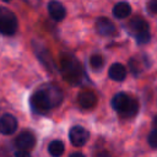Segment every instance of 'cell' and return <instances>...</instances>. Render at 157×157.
I'll return each mask as SVG.
<instances>
[{
	"label": "cell",
	"mask_w": 157,
	"mask_h": 157,
	"mask_svg": "<svg viewBox=\"0 0 157 157\" xmlns=\"http://www.w3.org/2000/svg\"><path fill=\"white\" fill-rule=\"evenodd\" d=\"M33 50L36 53V55L38 56V59L40 60V63L49 70V71H53L55 69V64H54V60L50 55V53L48 52V49L42 45L40 43H38L37 40H33Z\"/></svg>",
	"instance_id": "5"
},
{
	"label": "cell",
	"mask_w": 157,
	"mask_h": 157,
	"mask_svg": "<svg viewBox=\"0 0 157 157\" xmlns=\"http://www.w3.org/2000/svg\"><path fill=\"white\" fill-rule=\"evenodd\" d=\"M108 76H109V78H112L114 81H123L126 77V69L123 64L115 63V64L110 65V67L108 70Z\"/></svg>",
	"instance_id": "13"
},
{
	"label": "cell",
	"mask_w": 157,
	"mask_h": 157,
	"mask_svg": "<svg viewBox=\"0 0 157 157\" xmlns=\"http://www.w3.org/2000/svg\"><path fill=\"white\" fill-rule=\"evenodd\" d=\"M1 1H4V2H9L10 0H1Z\"/></svg>",
	"instance_id": "27"
},
{
	"label": "cell",
	"mask_w": 157,
	"mask_h": 157,
	"mask_svg": "<svg viewBox=\"0 0 157 157\" xmlns=\"http://www.w3.org/2000/svg\"><path fill=\"white\" fill-rule=\"evenodd\" d=\"M152 124H153V128H155V130H157V115L153 118V123H152Z\"/></svg>",
	"instance_id": "26"
},
{
	"label": "cell",
	"mask_w": 157,
	"mask_h": 157,
	"mask_svg": "<svg viewBox=\"0 0 157 157\" xmlns=\"http://www.w3.org/2000/svg\"><path fill=\"white\" fill-rule=\"evenodd\" d=\"M97 157H110V155L108 152H105V151H102V152H99L97 155Z\"/></svg>",
	"instance_id": "24"
},
{
	"label": "cell",
	"mask_w": 157,
	"mask_h": 157,
	"mask_svg": "<svg viewBox=\"0 0 157 157\" xmlns=\"http://www.w3.org/2000/svg\"><path fill=\"white\" fill-rule=\"evenodd\" d=\"M15 157H31V155L28 153V151H23V150H18L15 153Z\"/></svg>",
	"instance_id": "23"
},
{
	"label": "cell",
	"mask_w": 157,
	"mask_h": 157,
	"mask_svg": "<svg viewBox=\"0 0 157 157\" xmlns=\"http://www.w3.org/2000/svg\"><path fill=\"white\" fill-rule=\"evenodd\" d=\"M17 26L18 22L16 15L11 10L0 6V33L5 36H12L16 33Z\"/></svg>",
	"instance_id": "2"
},
{
	"label": "cell",
	"mask_w": 157,
	"mask_h": 157,
	"mask_svg": "<svg viewBox=\"0 0 157 157\" xmlns=\"http://www.w3.org/2000/svg\"><path fill=\"white\" fill-rule=\"evenodd\" d=\"M131 13V6L126 1H120L114 5L113 7V15L117 18H126Z\"/></svg>",
	"instance_id": "15"
},
{
	"label": "cell",
	"mask_w": 157,
	"mask_h": 157,
	"mask_svg": "<svg viewBox=\"0 0 157 157\" xmlns=\"http://www.w3.org/2000/svg\"><path fill=\"white\" fill-rule=\"evenodd\" d=\"M70 157H85V155L81 153V152H74V153L70 155Z\"/></svg>",
	"instance_id": "25"
},
{
	"label": "cell",
	"mask_w": 157,
	"mask_h": 157,
	"mask_svg": "<svg viewBox=\"0 0 157 157\" xmlns=\"http://www.w3.org/2000/svg\"><path fill=\"white\" fill-rule=\"evenodd\" d=\"M147 141H148V145H150L152 148H157V130H152V131L148 134Z\"/></svg>",
	"instance_id": "21"
},
{
	"label": "cell",
	"mask_w": 157,
	"mask_h": 157,
	"mask_svg": "<svg viewBox=\"0 0 157 157\" xmlns=\"http://www.w3.org/2000/svg\"><path fill=\"white\" fill-rule=\"evenodd\" d=\"M90 65L93 70H99L103 67L104 65V59L102 55L99 54H93L91 58H90Z\"/></svg>",
	"instance_id": "18"
},
{
	"label": "cell",
	"mask_w": 157,
	"mask_h": 157,
	"mask_svg": "<svg viewBox=\"0 0 157 157\" xmlns=\"http://www.w3.org/2000/svg\"><path fill=\"white\" fill-rule=\"evenodd\" d=\"M129 101H130V97H129L126 93H124V92L117 93V94L113 97V99H112V107L119 113V112L128 104Z\"/></svg>",
	"instance_id": "16"
},
{
	"label": "cell",
	"mask_w": 157,
	"mask_h": 157,
	"mask_svg": "<svg viewBox=\"0 0 157 157\" xmlns=\"http://www.w3.org/2000/svg\"><path fill=\"white\" fill-rule=\"evenodd\" d=\"M42 90L44 91L52 108H55L58 107L63 99H64V94L61 92V90L58 87V86H54V85H45L44 87H42Z\"/></svg>",
	"instance_id": "6"
},
{
	"label": "cell",
	"mask_w": 157,
	"mask_h": 157,
	"mask_svg": "<svg viewBox=\"0 0 157 157\" xmlns=\"http://www.w3.org/2000/svg\"><path fill=\"white\" fill-rule=\"evenodd\" d=\"M48 11L50 17L54 21H63L66 16V10L64 7V5L58 1V0H52L48 4Z\"/></svg>",
	"instance_id": "9"
},
{
	"label": "cell",
	"mask_w": 157,
	"mask_h": 157,
	"mask_svg": "<svg viewBox=\"0 0 157 157\" xmlns=\"http://www.w3.org/2000/svg\"><path fill=\"white\" fill-rule=\"evenodd\" d=\"M15 145L18 150L28 151L34 147L36 145V137L31 131H22L20 135H17L15 140Z\"/></svg>",
	"instance_id": "7"
},
{
	"label": "cell",
	"mask_w": 157,
	"mask_h": 157,
	"mask_svg": "<svg viewBox=\"0 0 157 157\" xmlns=\"http://www.w3.org/2000/svg\"><path fill=\"white\" fill-rule=\"evenodd\" d=\"M31 104H32L33 110H36L39 114H44L49 109H52V105H50V103H49V101H48V98H47V96L42 88H39L38 91H36L32 94Z\"/></svg>",
	"instance_id": "3"
},
{
	"label": "cell",
	"mask_w": 157,
	"mask_h": 157,
	"mask_svg": "<svg viewBox=\"0 0 157 157\" xmlns=\"http://www.w3.org/2000/svg\"><path fill=\"white\" fill-rule=\"evenodd\" d=\"M69 139H70V142L76 146V147H81L83 146L88 139H90V132L81 125H75L70 129V132H69Z\"/></svg>",
	"instance_id": "4"
},
{
	"label": "cell",
	"mask_w": 157,
	"mask_h": 157,
	"mask_svg": "<svg viewBox=\"0 0 157 157\" xmlns=\"http://www.w3.org/2000/svg\"><path fill=\"white\" fill-rule=\"evenodd\" d=\"M60 71L64 78L72 85L80 83L83 77V69L81 64L74 56L67 54H64L60 59Z\"/></svg>",
	"instance_id": "1"
},
{
	"label": "cell",
	"mask_w": 157,
	"mask_h": 157,
	"mask_svg": "<svg viewBox=\"0 0 157 157\" xmlns=\"http://www.w3.org/2000/svg\"><path fill=\"white\" fill-rule=\"evenodd\" d=\"M64 151H65V146H64V142L60 140H54L48 146V152L53 157H60L64 153Z\"/></svg>",
	"instance_id": "17"
},
{
	"label": "cell",
	"mask_w": 157,
	"mask_h": 157,
	"mask_svg": "<svg viewBox=\"0 0 157 157\" xmlns=\"http://www.w3.org/2000/svg\"><path fill=\"white\" fill-rule=\"evenodd\" d=\"M139 110V103L135 98H131L130 97V101L128 102V104L119 112V115L124 119H129V118H134L136 115Z\"/></svg>",
	"instance_id": "14"
},
{
	"label": "cell",
	"mask_w": 157,
	"mask_h": 157,
	"mask_svg": "<svg viewBox=\"0 0 157 157\" xmlns=\"http://www.w3.org/2000/svg\"><path fill=\"white\" fill-rule=\"evenodd\" d=\"M17 119L12 114H4L0 118V132L2 135H12L17 130Z\"/></svg>",
	"instance_id": "8"
},
{
	"label": "cell",
	"mask_w": 157,
	"mask_h": 157,
	"mask_svg": "<svg viewBox=\"0 0 157 157\" xmlns=\"http://www.w3.org/2000/svg\"><path fill=\"white\" fill-rule=\"evenodd\" d=\"M129 29L134 33V36L150 32L148 31V23L142 18V17H134L129 22Z\"/></svg>",
	"instance_id": "12"
},
{
	"label": "cell",
	"mask_w": 157,
	"mask_h": 157,
	"mask_svg": "<svg viewBox=\"0 0 157 157\" xmlns=\"http://www.w3.org/2000/svg\"><path fill=\"white\" fill-rule=\"evenodd\" d=\"M147 11L152 15H157V0H150L147 2Z\"/></svg>",
	"instance_id": "22"
},
{
	"label": "cell",
	"mask_w": 157,
	"mask_h": 157,
	"mask_svg": "<svg viewBox=\"0 0 157 157\" xmlns=\"http://www.w3.org/2000/svg\"><path fill=\"white\" fill-rule=\"evenodd\" d=\"M96 31L101 36H112L115 32V26L109 18L99 17L96 21Z\"/></svg>",
	"instance_id": "11"
},
{
	"label": "cell",
	"mask_w": 157,
	"mask_h": 157,
	"mask_svg": "<svg viewBox=\"0 0 157 157\" xmlns=\"http://www.w3.org/2000/svg\"><path fill=\"white\" fill-rule=\"evenodd\" d=\"M129 66H130V69H131V72L134 74V75H137L142 69H141V65L139 64V61L134 58H131L130 60H129Z\"/></svg>",
	"instance_id": "19"
},
{
	"label": "cell",
	"mask_w": 157,
	"mask_h": 157,
	"mask_svg": "<svg viewBox=\"0 0 157 157\" xmlns=\"http://www.w3.org/2000/svg\"><path fill=\"white\" fill-rule=\"evenodd\" d=\"M135 38H136V40H137L139 44H146L151 39V34H150V32H145V33H141V34L135 36Z\"/></svg>",
	"instance_id": "20"
},
{
	"label": "cell",
	"mask_w": 157,
	"mask_h": 157,
	"mask_svg": "<svg viewBox=\"0 0 157 157\" xmlns=\"http://www.w3.org/2000/svg\"><path fill=\"white\" fill-rule=\"evenodd\" d=\"M77 101H78V104L81 105V108H85V109H90V108H93L96 104H97V97L96 94L90 91V90H83L78 93V97H77Z\"/></svg>",
	"instance_id": "10"
}]
</instances>
